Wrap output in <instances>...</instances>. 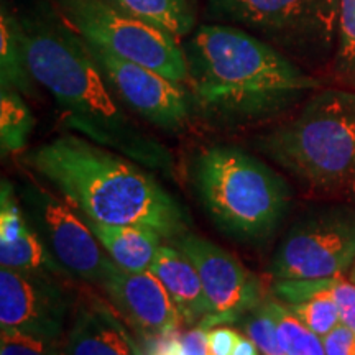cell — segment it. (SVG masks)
<instances>
[{
  "mask_svg": "<svg viewBox=\"0 0 355 355\" xmlns=\"http://www.w3.org/2000/svg\"><path fill=\"white\" fill-rule=\"evenodd\" d=\"M17 17L30 73L53 97L61 123L148 170L170 175V150L122 107L86 40L58 7L38 3Z\"/></svg>",
  "mask_w": 355,
  "mask_h": 355,
  "instance_id": "6da1fadb",
  "label": "cell"
},
{
  "mask_svg": "<svg viewBox=\"0 0 355 355\" xmlns=\"http://www.w3.org/2000/svg\"><path fill=\"white\" fill-rule=\"evenodd\" d=\"M181 43L191 104L214 125L270 121L321 87L318 78L239 26L199 25Z\"/></svg>",
  "mask_w": 355,
  "mask_h": 355,
  "instance_id": "7a4b0ae2",
  "label": "cell"
},
{
  "mask_svg": "<svg viewBox=\"0 0 355 355\" xmlns=\"http://www.w3.org/2000/svg\"><path fill=\"white\" fill-rule=\"evenodd\" d=\"M24 165L46 180L86 219L135 225L162 239L186 234L181 204L148 168L83 135L64 133L28 152Z\"/></svg>",
  "mask_w": 355,
  "mask_h": 355,
  "instance_id": "3957f363",
  "label": "cell"
},
{
  "mask_svg": "<svg viewBox=\"0 0 355 355\" xmlns=\"http://www.w3.org/2000/svg\"><path fill=\"white\" fill-rule=\"evenodd\" d=\"M257 146L306 184L344 183L355 165V91L318 89L291 119L261 135Z\"/></svg>",
  "mask_w": 355,
  "mask_h": 355,
  "instance_id": "277c9868",
  "label": "cell"
},
{
  "mask_svg": "<svg viewBox=\"0 0 355 355\" xmlns=\"http://www.w3.org/2000/svg\"><path fill=\"white\" fill-rule=\"evenodd\" d=\"M199 198L225 232L259 241L282 220L290 189L273 168L230 145L202 150L194 165Z\"/></svg>",
  "mask_w": 355,
  "mask_h": 355,
  "instance_id": "5b68a950",
  "label": "cell"
},
{
  "mask_svg": "<svg viewBox=\"0 0 355 355\" xmlns=\"http://www.w3.org/2000/svg\"><path fill=\"white\" fill-rule=\"evenodd\" d=\"M339 12L340 0H207L204 17L239 26L309 68L334 60Z\"/></svg>",
  "mask_w": 355,
  "mask_h": 355,
  "instance_id": "8992f818",
  "label": "cell"
},
{
  "mask_svg": "<svg viewBox=\"0 0 355 355\" xmlns=\"http://www.w3.org/2000/svg\"><path fill=\"white\" fill-rule=\"evenodd\" d=\"M55 6L89 44L186 86L188 63L180 40L122 12L109 0H55Z\"/></svg>",
  "mask_w": 355,
  "mask_h": 355,
  "instance_id": "52a82bcc",
  "label": "cell"
},
{
  "mask_svg": "<svg viewBox=\"0 0 355 355\" xmlns=\"http://www.w3.org/2000/svg\"><path fill=\"white\" fill-rule=\"evenodd\" d=\"M19 198L30 225L68 277L101 286L112 260L84 217L33 173L25 171Z\"/></svg>",
  "mask_w": 355,
  "mask_h": 355,
  "instance_id": "ba28073f",
  "label": "cell"
},
{
  "mask_svg": "<svg viewBox=\"0 0 355 355\" xmlns=\"http://www.w3.org/2000/svg\"><path fill=\"white\" fill-rule=\"evenodd\" d=\"M355 263V211L327 207L301 217L275 250L270 273L283 279L343 278Z\"/></svg>",
  "mask_w": 355,
  "mask_h": 355,
  "instance_id": "9c48e42d",
  "label": "cell"
},
{
  "mask_svg": "<svg viewBox=\"0 0 355 355\" xmlns=\"http://www.w3.org/2000/svg\"><path fill=\"white\" fill-rule=\"evenodd\" d=\"M89 50L115 96L132 112L140 115L150 125L166 132H180L188 125L193 104L184 84L122 60L94 44H89Z\"/></svg>",
  "mask_w": 355,
  "mask_h": 355,
  "instance_id": "30bf717a",
  "label": "cell"
},
{
  "mask_svg": "<svg viewBox=\"0 0 355 355\" xmlns=\"http://www.w3.org/2000/svg\"><path fill=\"white\" fill-rule=\"evenodd\" d=\"M73 296L60 277L0 270V326L63 345Z\"/></svg>",
  "mask_w": 355,
  "mask_h": 355,
  "instance_id": "8fae6325",
  "label": "cell"
},
{
  "mask_svg": "<svg viewBox=\"0 0 355 355\" xmlns=\"http://www.w3.org/2000/svg\"><path fill=\"white\" fill-rule=\"evenodd\" d=\"M176 245L196 266L211 304V316L201 326L206 329L235 322L261 304L259 278L225 248L207 239L186 232Z\"/></svg>",
  "mask_w": 355,
  "mask_h": 355,
  "instance_id": "7c38bea8",
  "label": "cell"
},
{
  "mask_svg": "<svg viewBox=\"0 0 355 355\" xmlns=\"http://www.w3.org/2000/svg\"><path fill=\"white\" fill-rule=\"evenodd\" d=\"M101 288L107 293L114 309L141 336L178 332L183 322L162 282L150 272H125L110 261Z\"/></svg>",
  "mask_w": 355,
  "mask_h": 355,
  "instance_id": "4fadbf2b",
  "label": "cell"
},
{
  "mask_svg": "<svg viewBox=\"0 0 355 355\" xmlns=\"http://www.w3.org/2000/svg\"><path fill=\"white\" fill-rule=\"evenodd\" d=\"M63 355H141L121 314L107 303L87 298L74 311Z\"/></svg>",
  "mask_w": 355,
  "mask_h": 355,
  "instance_id": "5bb4252c",
  "label": "cell"
},
{
  "mask_svg": "<svg viewBox=\"0 0 355 355\" xmlns=\"http://www.w3.org/2000/svg\"><path fill=\"white\" fill-rule=\"evenodd\" d=\"M150 272L157 277L184 324L201 326L211 316V304L196 266L180 248L162 245Z\"/></svg>",
  "mask_w": 355,
  "mask_h": 355,
  "instance_id": "9a60e30c",
  "label": "cell"
},
{
  "mask_svg": "<svg viewBox=\"0 0 355 355\" xmlns=\"http://www.w3.org/2000/svg\"><path fill=\"white\" fill-rule=\"evenodd\" d=\"M84 220L115 265L125 272H148L162 247V237L157 232L135 225L104 224L86 217Z\"/></svg>",
  "mask_w": 355,
  "mask_h": 355,
  "instance_id": "2e32d148",
  "label": "cell"
},
{
  "mask_svg": "<svg viewBox=\"0 0 355 355\" xmlns=\"http://www.w3.org/2000/svg\"><path fill=\"white\" fill-rule=\"evenodd\" d=\"M0 89L35 96L37 81L30 73L20 37L19 17L2 3L0 13Z\"/></svg>",
  "mask_w": 355,
  "mask_h": 355,
  "instance_id": "e0dca14e",
  "label": "cell"
},
{
  "mask_svg": "<svg viewBox=\"0 0 355 355\" xmlns=\"http://www.w3.org/2000/svg\"><path fill=\"white\" fill-rule=\"evenodd\" d=\"M122 12L157 26L176 40H186L196 30V13L189 0H109Z\"/></svg>",
  "mask_w": 355,
  "mask_h": 355,
  "instance_id": "ac0fdd59",
  "label": "cell"
},
{
  "mask_svg": "<svg viewBox=\"0 0 355 355\" xmlns=\"http://www.w3.org/2000/svg\"><path fill=\"white\" fill-rule=\"evenodd\" d=\"M30 224V222H28ZM0 265L2 268L17 270L24 273L68 277L60 263L53 259L40 235L28 225L13 242H0Z\"/></svg>",
  "mask_w": 355,
  "mask_h": 355,
  "instance_id": "d6986e66",
  "label": "cell"
},
{
  "mask_svg": "<svg viewBox=\"0 0 355 355\" xmlns=\"http://www.w3.org/2000/svg\"><path fill=\"white\" fill-rule=\"evenodd\" d=\"M35 127V119L24 96L0 89V148L2 157L20 153Z\"/></svg>",
  "mask_w": 355,
  "mask_h": 355,
  "instance_id": "ffe728a7",
  "label": "cell"
},
{
  "mask_svg": "<svg viewBox=\"0 0 355 355\" xmlns=\"http://www.w3.org/2000/svg\"><path fill=\"white\" fill-rule=\"evenodd\" d=\"M265 304L277 324L279 343L286 355H326L322 337L306 327L285 303L268 300Z\"/></svg>",
  "mask_w": 355,
  "mask_h": 355,
  "instance_id": "44dd1931",
  "label": "cell"
},
{
  "mask_svg": "<svg viewBox=\"0 0 355 355\" xmlns=\"http://www.w3.org/2000/svg\"><path fill=\"white\" fill-rule=\"evenodd\" d=\"M332 279L334 278L324 279L322 286L311 298L301 301V303L286 304L306 327H309L311 331L321 337L329 334L336 326L340 324L339 309H337L331 293Z\"/></svg>",
  "mask_w": 355,
  "mask_h": 355,
  "instance_id": "7402d4cb",
  "label": "cell"
},
{
  "mask_svg": "<svg viewBox=\"0 0 355 355\" xmlns=\"http://www.w3.org/2000/svg\"><path fill=\"white\" fill-rule=\"evenodd\" d=\"M332 63L337 73L355 83V0H340L337 48Z\"/></svg>",
  "mask_w": 355,
  "mask_h": 355,
  "instance_id": "603a6c76",
  "label": "cell"
},
{
  "mask_svg": "<svg viewBox=\"0 0 355 355\" xmlns=\"http://www.w3.org/2000/svg\"><path fill=\"white\" fill-rule=\"evenodd\" d=\"M243 329H245V336L254 340L261 355H286L279 343L277 324L266 308L265 301H261L260 306L247 314Z\"/></svg>",
  "mask_w": 355,
  "mask_h": 355,
  "instance_id": "cb8c5ba5",
  "label": "cell"
},
{
  "mask_svg": "<svg viewBox=\"0 0 355 355\" xmlns=\"http://www.w3.org/2000/svg\"><path fill=\"white\" fill-rule=\"evenodd\" d=\"M58 349L60 345L13 327L0 329V355H63Z\"/></svg>",
  "mask_w": 355,
  "mask_h": 355,
  "instance_id": "d4e9b609",
  "label": "cell"
},
{
  "mask_svg": "<svg viewBox=\"0 0 355 355\" xmlns=\"http://www.w3.org/2000/svg\"><path fill=\"white\" fill-rule=\"evenodd\" d=\"M331 293L340 314V322L355 334V283L344 278H334L331 283Z\"/></svg>",
  "mask_w": 355,
  "mask_h": 355,
  "instance_id": "484cf974",
  "label": "cell"
},
{
  "mask_svg": "<svg viewBox=\"0 0 355 355\" xmlns=\"http://www.w3.org/2000/svg\"><path fill=\"white\" fill-rule=\"evenodd\" d=\"M326 355H355V334L343 322L322 337Z\"/></svg>",
  "mask_w": 355,
  "mask_h": 355,
  "instance_id": "4316f807",
  "label": "cell"
},
{
  "mask_svg": "<svg viewBox=\"0 0 355 355\" xmlns=\"http://www.w3.org/2000/svg\"><path fill=\"white\" fill-rule=\"evenodd\" d=\"M241 334L235 332L230 327L217 326L211 327L207 332V343H209L211 355H234V350L237 347Z\"/></svg>",
  "mask_w": 355,
  "mask_h": 355,
  "instance_id": "83f0119b",
  "label": "cell"
},
{
  "mask_svg": "<svg viewBox=\"0 0 355 355\" xmlns=\"http://www.w3.org/2000/svg\"><path fill=\"white\" fill-rule=\"evenodd\" d=\"M206 327L196 326L181 336V345H183L184 355H211L209 343H207Z\"/></svg>",
  "mask_w": 355,
  "mask_h": 355,
  "instance_id": "f1b7e54d",
  "label": "cell"
},
{
  "mask_svg": "<svg viewBox=\"0 0 355 355\" xmlns=\"http://www.w3.org/2000/svg\"><path fill=\"white\" fill-rule=\"evenodd\" d=\"M234 355H261V354L250 337L241 336V339H239L237 343V347L234 350Z\"/></svg>",
  "mask_w": 355,
  "mask_h": 355,
  "instance_id": "f546056e",
  "label": "cell"
},
{
  "mask_svg": "<svg viewBox=\"0 0 355 355\" xmlns=\"http://www.w3.org/2000/svg\"><path fill=\"white\" fill-rule=\"evenodd\" d=\"M347 183H349L350 194H352L354 199H355V165H354L352 171H350V175H349V178H347Z\"/></svg>",
  "mask_w": 355,
  "mask_h": 355,
  "instance_id": "4dcf8cb0",
  "label": "cell"
},
{
  "mask_svg": "<svg viewBox=\"0 0 355 355\" xmlns=\"http://www.w3.org/2000/svg\"><path fill=\"white\" fill-rule=\"evenodd\" d=\"M350 279H352V282L355 283V263L352 266V273H350Z\"/></svg>",
  "mask_w": 355,
  "mask_h": 355,
  "instance_id": "1f68e13d",
  "label": "cell"
}]
</instances>
